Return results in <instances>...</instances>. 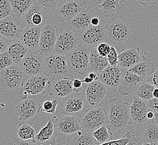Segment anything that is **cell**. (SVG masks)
<instances>
[{
    "label": "cell",
    "instance_id": "6da1fadb",
    "mask_svg": "<svg viewBox=\"0 0 158 145\" xmlns=\"http://www.w3.org/2000/svg\"><path fill=\"white\" fill-rule=\"evenodd\" d=\"M130 108V105L127 102L118 98L110 100L107 124L110 130L121 132L128 125L133 123Z\"/></svg>",
    "mask_w": 158,
    "mask_h": 145
},
{
    "label": "cell",
    "instance_id": "7a4b0ae2",
    "mask_svg": "<svg viewBox=\"0 0 158 145\" xmlns=\"http://www.w3.org/2000/svg\"><path fill=\"white\" fill-rule=\"evenodd\" d=\"M91 48L81 43L66 55L69 73L85 75L89 72V57Z\"/></svg>",
    "mask_w": 158,
    "mask_h": 145
},
{
    "label": "cell",
    "instance_id": "3957f363",
    "mask_svg": "<svg viewBox=\"0 0 158 145\" xmlns=\"http://www.w3.org/2000/svg\"><path fill=\"white\" fill-rule=\"evenodd\" d=\"M50 79L43 74L33 76H25L19 89L18 97L20 100L31 96L47 93Z\"/></svg>",
    "mask_w": 158,
    "mask_h": 145
},
{
    "label": "cell",
    "instance_id": "277c9868",
    "mask_svg": "<svg viewBox=\"0 0 158 145\" xmlns=\"http://www.w3.org/2000/svg\"><path fill=\"white\" fill-rule=\"evenodd\" d=\"M69 74L66 56L54 53L44 57L43 74L50 80L67 77Z\"/></svg>",
    "mask_w": 158,
    "mask_h": 145
},
{
    "label": "cell",
    "instance_id": "5b68a950",
    "mask_svg": "<svg viewBox=\"0 0 158 145\" xmlns=\"http://www.w3.org/2000/svg\"><path fill=\"white\" fill-rule=\"evenodd\" d=\"M108 40L113 44L124 45L131 38L132 31L126 20H112L106 25Z\"/></svg>",
    "mask_w": 158,
    "mask_h": 145
},
{
    "label": "cell",
    "instance_id": "8992f818",
    "mask_svg": "<svg viewBox=\"0 0 158 145\" xmlns=\"http://www.w3.org/2000/svg\"><path fill=\"white\" fill-rule=\"evenodd\" d=\"M90 107L85 98L84 90L80 93L73 92L63 98L60 105L61 115H73L80 118Z\"/></svg>",
    "mask_w": 158,
    "mask_h": 145
},
{
    "label": "cell",
    "instance_id": "52a82bcc",
    "mask_svg": "<svg viewBox=\"0 0 158 145\" xmlns=\"http://www.w3.org/2000/svg\"><path fill=\"white\" fill-rule=\"evenodd\" d=\"M108 113L102 107H90L79 118L82 130L93 131L102 125L108 123Z\"/></svg>",
    "mask_w": 158,
    "mask_h": 145
},
{
    "label": "cell",
    "instance_id": "ba28073f",
    "mask_svg": "<svg viewBox=\"0 0 158 145\" xmlns=\"http://www.w3.org/2000/svg\"><path fill=\"white\" fill-rule=\"evenodd\" d=\"M88 8L86 0H63L58 3L55 14L58 20L64 23Z\"/></svg>",
    "mask_w": 158,
    "mask_h": 145
},
{
    "label": "cell",
    "instance_id": "9c48e42d",
    "mask_svg": "<svg viewBox=\"0 0 158 145\" xmlns=\"http://www.w3.org/2000/svg\"><path fill=\"white\" fill-rule=\"evenodd\" d=\"M58 35V29L56 26L44 25L42 27L39 46L36 52L43 57L54 54Z\"/></svg>",
    "mask_w": 158,
    "mask_h": 145
},
{
    "label": "cell",
    "instance_id": "30bf717a",
    "mask_svg": "<svg viewBox=\"0 0 158 145\" xmlns=\"http://www.w3.org/2000/svg\"><path fill=\"white\" fill-rule=\"evenodd\" d=\"M24 76L18 64H14L0 71V84L6 90L16 91L19 89Z\"/></svg>",
    "mask_w": 158,
    "mask_h": 145
},
{
    "label": "cell",
    "instance_id": "8fae6325",
    "mask_svg": "<svg viewBox=\"0 0 158 145\" xmlns=\"http://www.w3.org/2000/svg\"><path fill=\"white\" fill-rule=\"evenodd\" d=\"M134 133L139 145H155L158 141V125L154 118L137 125Z\"/></svg>",
    "mask_w": 158,
    "mask_h": 145
},
{
    "label": "cell",
    "instance_id": "7c38bea8",
    "mask_svg": "<svg viewBox=\"0 0 158 145\" xmlns=\"http://www.w3.org/2000/svg\"><path fill=\"white\" fill-rule=\"evenodd\" d=\"M18 64L25 76L41 75L43 72L44 57L37 52L28 51Z\"/></svg>",
    "mask_w": 158,
    "mask_h": 145
},
{
    "label": "cell",
    "instance_id": "4fadbf2b",
    "mask_svg": "<svg viewBox=\"0 0 158 145\" xmlns=\"http://www.w3.org/2000/svg\"><path fill=\"white\" fill-rule=\"evenodd\" d=\"M109 93L108 88L99 80L86 84L84 87L85 98L90 107L99 106Z\"/></svg>",
    "mask_w": 158,
    "mask_h": 145
},
{
    "label": "cell",
    "instance_id": "5bb4252c",
    "mask_svg": "<svg viewBox=\"0 0 158 145\" xmlns=\"http://www.w3.org/2000/svg\"><path fill=\"white\" fill-rule=\"evenodd\" d=\"M46 10L43 7L34 1L30 9L20 19L23 26L24 28L42 27L46 25L47 20Z\"/></svg>",
    "mask_w": 158,
    "mask_h": 145
},
{
    "label": "cell",
    "instance_id": "9a60e30c",
    "mask_svg": "<svg viewBox=\"0 0 158 145\" xmlns=\"http://www.w3.org/2000/svg\"><path fill=\"white\" fill-rule=\"evenodd\" d=\"M79 39L81 43L90 48L97 47L102 42H106L108 36L106 26L102 23L97 26H91L80 35Z\"/></svg>",
    "mask_w": 158,
    "mask_h": 145
},
{
    "label": "cell",
    "instance_id": "2e32d148",
    "mask_svg": "<svg viewBox=\"0 0 158 145\" xmlns=\"http://www.w3.org/2000/svg\"><path fill=\"white\" fill-rule=\"evenodd\" d=\"M97 14L94 10L88 8L80 12L70 21L64 22L65 27L79 37L84 31L91 26V18Z\"/></svg>",
    "mask_w": 158,
    "mask_h": 145
},
{
    "label": "cell",
    "instance_id": "e0dca14e",
    "mask_svg": "<svg viewBox=\"0 0 158 145\" xmlns=\"http://www.w3.org/2000/svg\"><path fill=\"white\" fill-rule=\"evenodd\" d=\"M80 44L79 36L67 29L58 33L55 45V53L66 56Z\"/></svg>",
    "mask_w": 158,
    "mask_h": 145
},
{
    "label": "cell",
    "instance_id": "ac0fdd59",
    "mask_svg": "<svg viewBox=\"0 0 158 145\" xmlns=\"http://www.w3.org/2000/svg\"><path fill=\"white\" fill-rule=\"evenodd\" d=\"M24 27L14 14L0 20V35L9 40L19 39Z\"/></svg>",
    "mask_w": 158,
    "mask_h": 145
},
{
    "label": "cell",
    "instance_id": "d6986e66",
    "mask_svg": "<svg viewBox=\"0 0 158 145\" xmlns=\"http://www.w3.org/2000/svg\"><path fill=\"white\" fill-rule=\"evenodd\" d=\"M42 106L34 99L21 100L15 107V113L21 122H27L35 118L40 112Z\"/></svg>",
    "mask_w": 158,
    "mask_h": 145
},
{
    "label": "cell",
    "instance_id": "ffe728a7",
    "mask_svg": "<svg viewBox=\"0 0 158 145\" xmlns=\"http://www.w3.org/2000/svg\"><path fill=\"white\" fill-rule=\"evenodd\" d=\"M54 120L58 135L69 136L82 130L79 118L75 116L61 115Z\"/></svg>",
    "mask_w": 158,
    "mask_h": 145
},
{
    "label": "cell",
    "instance_id": "44dd1931",
    "mask_svg": "<svg viewBox=\"0 0 158 145\" xmlns=\"http://www.w3.org/2000/svg\"><path fill=\"white\" fill-rule=\"evenodd\" d=\"M144 82L139 76L129 70H123L121 79L119 83L118 90L122 96H127L134 93Z\"/></svg>",
    "mask_w": 158,
    "mask_h": 145
},
{
    "label": "cell",
    "instance_id": "7402d4cb",
    "mask_svg": "<svg viewBox=\"0 0 158 145\" xmlns=\"http://www.w3.org/2000/svg\"><path fill=\"white\" fill-rule=\"evenodd\" d=\"M73 92V80L67 77L50 80L47 93L50 96L63 99Z\"/></svg>",
    "mask_w": 158,
    "mask_h": 145
},
{
    "label": "cell",
    "instance_id": "603a6c76",
    "mask_svg": "<svg viewBox=\"0 0 158 145\" xmlns=\"http://www.w3.org/2000/svg\"><path fill=\"white\" fill-rule=\"evenodd\" d=\"M58 135L54 119L49 120L47 124L36 134L34 139L35 145H56Z\"/></svg>",
    "mask_w": 158,
    "mask_h": 145
},
{
    "label": "cell",
    "instance_id": "cb8c5ba5",
    "mask_svg": "<svg viewBox=\"0 0 158 145\" xmlns=\"http://www.w3.org/2000/svg\"><path fill=\"white\" fill-rule=\"evenodd\" d=\"M122 71L118 65H109L99 73V80L108 88H117L121 79Z\"/></svg>",
    "mask_w": 158,
    "mask_h": 145
},
{
    "label": "cell",
    "instance_id": "d4e9b609",
    "mask_svg": "<svg viewBox=\"0 0 158 145\" xmlns=\"http://www.w3.org/2000/svg\"><path fill=\"white\" fill-rule=\"evenodd\" d=\"M42 27H25L19 39L29 51L37 52L41 34Z\"/></svg>",
    "mask_w": 158,
    "mask_h": 145
},
{
    "label": "cell",
    "instance_id": "484cf974",
    "mask_svg": "<svg viewBox=\"0 0 158 145\" xmlns=\"http://www.w3.org/2000/svg\"><path fill=\"white\" fill-rule=\"evenodd\" d=\"M143 56L141 55L140 49L137 46L122 50L118 54V65L122 70L129 69L139 62Z\"/></svg>",
    "mask_w": 158,
    "mask_h": 145
},
{
    "label": "cell",
    "instance_id": "4316f807",
    "mask_svg": "<svg viewBox=\"0 0 158 145\" xmlns=\"http://www.w3.org/2000/svg\"><path fill=\"white\" fill-rule=\"evenodd\" d=\"M149 110L147 102L134 95L130 108V116L133 123L139 125L146 121L148 120L147 113Z\"/></svg>",
    "mask_w": 158,
    "mask_h": 145
},
{
    "label": "cell",
    "instance_id": "83f0119b",
    "mask_svg": "<svg viewBox=\"0 0 158 145\" xmlns=\"http://www.w3.org/2000/svg\"><path fill=\"white\" fill-rule=\"evenodd\" d=\"M128 70L139 76L143 81H145L155 72V67L152 61L143 56V59L139 62Z\"/></svg>",
    "mask_w": 158,
    "mask_h": 145
},
{
    "label": "cell",
    "instance_id": "f1b7e54d",
    "mask_svg": "<svg viewBox=\"0 0 158 145\" xmlns=\"http://www.w3.org/2000/svg\"><path fill=\"white\" fill-rule=\"evenodd\" d=\"M66 145H98L92 133L90 131L81 130L71 134L67 137Z\"/></svg>",
    "mask_w": 158,
    "mask_h": 145
},
{
    "label": "cell",
    "instance_id": "f546056e",
    "mask_svg": "<svg viewBox=\"0 0 158 145\" xmlns=\"http://www.w3.org/2000/svg\"><path fill=\"white\" fill-rule=\"evenodd\" d=\"M27 49L20 39L9 40L7 52L14 64H18L28 52Z\"/></svg>",
    "mask_w": 158,
    "mask_h": 145
},
{
    "label": "cell",
    "instance_id": "4dcf8cb0",
    "mask_svg": "<svg viewBox=\"0 0 158 145\" xmlns=\"http://www.w3.org/2000/svg\"><path fill=\"white\" fill-rule=\"evenodd\" d=\"M109 65L106 57L101 56L97 50L96 47L92 48L90 50L89 57V71L100 73L103 70Z\"/></svg>",
    "mask_w": 158,
    "mask_h": 145
},
{
    "label": "cell",
    "instance_id": "1f68e13d",
    "mask_svg": "<svg viewBox=\"0 0 158 145\" xmlns=\"http://www.w3.org/2000/svg\"><path fill=\"white\" fill-rule=\"evenodd\" d=\"M98 2L103 15L106 18L114 15L123 7L118 0H98Z\"/></svg>",
    "mask_w": 158,
    "mask_h": 145
},
{
    "label": "cell",
    "instance_id": "d6a6232c",
    "mask_svg": "<svg viewBox=\"0 0 158 145\" xmlns=\"http://www.w3.org/2000/svg\"><path fill=\"white\" fill-rule=\"evenodd\" d=\"M92 135L98 145H104L106 142L112 141L114 138L112 130L106 124L102 125L94 130Z\"/></svg>",
    "mask_w": 158,
    "mask_h": 145
},
{
    "label": "cell",
    "instance_id": "836d02e7",
    "mask_svg": "<svg viewBox=\"0 0 158 145\" xmlns=\"http://www.w3.org/2000/svg\"><path fill=\"white\" fill-rule=\"evenodd\" d=\"M12 6L13 14L20 19L30 9L34 0H10Z\"/></svg>",
    "mask_w": 158,
    "mask_h": 145
},
{
    "label": "cell",
    "instance_id": "e575fe53",
    "mask_svg": "<svg viewBox=\"0 0 158 145\" xmlns=\"http://www.w3.org/2000/svg\"><path fill=\"white\" fill-rule=\"evenodd\" d=\"M18 136L24 140H33L36 136V131L31 123L22 122L18 125ZM35 142V141H34Z\"/></svg>",
    "mask_w": 158,
    "mask_h": 145
},
{
    "label": "cell",
    "instance_id": "d590c367",
    "mask_svg": "<svg viewBox=\"0 0 158 145\" xmlns=\"http://www.w3.org/2000/svg\"><path fill=\"white\" fill-rule=\"evenodd\" d=\"M155 87L148 82H143L137 90L134 92V95L146 102L153 98L152 93Z\"/></svg>",
    "mask_w": 158,
    "mask_h": 145
},
{
    "label": "cell",
    "instance_id": "8d00e7d4",
    "mask_svg": "<svg viewBox=\"0 0 158 145\" xmlns=\"http://www.w3.org/2000/svg\"><path fill=\"white\" fill-rule=\"evenodd\" d=\"M104 145H139V141L134 133V129L128 132L127 133L119 139L114 141H110Z\"/></svg>",
    "mask_w": 158,
    "mask_h": 145
},
{
    "label": "cell",
    "instance_id": "74e56055",
    "mask_svg": "<svg viewBox=\"0 0 158 145\" xmlns=\"http://www.w3.org/2000/svg\"><path fill=\"white\" fill-rule=\"evenodd\" d=\"M60 100L61 99L58 98H54L52 100H47L43 103L42 111L48 114L54 115L57 112Z\"/></svg>",
    "mask_w": 158,
    "mask_h": 145
},
{
    "label": "cell",
    "instance_id": "f35d334b",
    "mask_svg": "<svg viewBox=\"0 0 158 145\" xmlns=\"http://www.w3.org/2000/svg\"><path fill=\"white\" fill-rule=\"evenodd\" d=\"M13 14L12 6L10 0H0V20Z\"/></svg>",
    "mask_w": 158,
    "mask_h": 145
},
{
    "label": "cell",
    "instance_id": "ab89813d",
    "mask_svg": "<svg viewBox=\"0 0 158 145\" xmlns=\"http://www.w3.org/2000/svg\"><path fill=\"white\" fill-rule=\"evenodd\" d=\"M14 64V61L7 51L0 54V71Z\"/></svg>",
    "mask_w": 158,
    "mask_h": 145
},
{
    "label": "cell",
    "instance_id": "60d3db41",
    "mask_svg": "<svg viewBox=\"0 0 158 145\" xmlns=\"http://www.w3.org/2000/svg\"><path fill=\"white\" fill-rule=\"evenodd\" d=\"M34 1L40 4L45 9L55 10L60 0H34Z\"/></svg>",
    "mask_w": 158,
    "mask_h": 145
},
{
    "label": "cell",
    "instance_id": "b9f144b4",
    "mask_svg": "<svg viewBox=\"0 0 158 145\" xmlns=\"http://www.w3.org/2000/svg\"><path fill=\"white\" fill-rule=\"evenodd\" d=\"M110 65H117L118 64V54L114 46H110V53L106 56Z\"/></svg>",
    "mask_w": 158,
    "mask_h": 145
},
{
    "label": "cell",
    "instance_id": "7bdbcfd3",
    "mask_svg": "<svg viewBox=\"0 0 158 145\" xmlns=\"http://www.w3.org/2000/svg\"><path fill=\"white\" fill-rule=\"evenodd\" d=\"M98 53L102 57H106L110 53V46L106 42H102L96 47Z\"/></svg>",
    "mask_w": 158,
    "mask_h": 145
},
{
    "label": "cell",
    "instance_id": "ee69618b",
    "mask_svg": "<svg viewBox=\"0 0 158 145\" xmlns=\"http://www.w3.org/2000/svg\"><path fill=\"white\" fill-rule=\"evenodd\" d=\"M73 92L75 93H80L84 90V88H83V82L79 79H74L73 80Z\"/></svg>",
    "mask_w": 158,
    "mask_h": 145
},
{
    "label": "cell",
    "instance_id": "f6af8a7d",
    "mask_svg": "<svg viewBox=\"0 0 158 145\" xmlns=\"http://www.w3.org/2000/svg\"><path fill=\"white\" fill-rule=\"evenodd\" d=\"M145 81L152 84L155 88H158V69H155V72Z\"/></svg>",
    "mask_w": 158,
    "mask_h": 145
},
{
    "label": "cell",
    "instance_id": "bcb514c9",
    "mask_svg": "<svg viewBox=\"0 0 158 145\" xmlns=\"http://www.w3.org/2000/svg\"><path fill=\"white\" fill-rule=\"evenodd\" d=\"M149 110L154 112H158V98H153L152 100L147 102Z\"/></svg>",
    "mask_w": 158,
    "mask_h": 145
},
{
    "label": "cell",
    "instance_id": "7dc6e473",
    "mask_svg": "<svg viewBox=\"0 0 158 145\" xmlns=\"http://www.w3.org/2000/svg\"><path fill=\"white\" fill-rule=\"evenodd\" d=\"M9 40L0 35V54L7 51Z\"/></svg>",
    "mask_w": 158,
    "mask_h": 145
},
{
    "label": "cell",
    "instance_id": "c3c4849f",
    "mask_svg": "<svg viewBox=\"0 0 158 145\" xmlns=\"http://www.w3.org/2000/svg\"><path fill=\"white\" fill-rule=\"evenodd\" d=\"M14 145H35V143L33 140H24L20 138L15 137L14 138Z\"/></svg>",
    "mask_w": 158,
    "mask_h": 145
},
{
    "label": "cell",
    "instance_id": "681fc988",
    "mask_svg": "<svg viewBox=\"0 0 158 145\" xmlns=\"http://www.w3.org/2000/svg\"><path fill=\"white\" fill-rule=\"evenodd\" d=\"M136 1L144 7L155 5L158 3V0H136Z\"/></svg>",
    "mask_w": 158,
    "mask_h": 145
},
{
    "label": "cell",
    "instance_id": "f907efd6",
    "mask_svg": "<svg viewBox=\"0 0 158 145\" xmlns=\"http://www.w3.org/2000/svg\"><path fill=\"white\" fill-rule=\"evenodd\" d=\"M100 23H101V22H100V19L98 18L97 16H94L93 18H91V26H97L98 25H99L100 24Z\"/></svg>",
    "mask_w": 158,
    "mask_h": 145
},
{
    "label": "cell",
    "instance_id": "816d5d0a",
    "mask_svg": "<svg viewBox=\"0 0 158 145\" xmlns=\"http://www.w3.org/2000/svg\"><path fill=\"white\" fill-rule=\"evenodd\" d=\"M88 76L90 78L93 79L94 80H98L99 78V73L90 72Z\"/></svg>",
    "mask_w": 158,
    "mask_h": 145
},
{
    "label": "cell",
    "instance_id": "f5cc1de1",
    "mask_svg": "<svg viewBox=\"0 0 158 145\" xmlns=\"http://www.w3.org/2000/svg\"><path fill=\"white\" fill-rule=\"evenodd\" d=\"M154 117H155V112H153L151 110H149V111L147 113V119L150 120V119L154 118Z\"/></svg>",
    "mask_w": 158,
    "mask_h": 145
},
{
    "label": "cell",
    "instance_id": "db71d44e",
    "mask_svg": "<svg viewBox=\"0 0 158 145\" xmlns=\"http://www.w3.org/2000/svg\"><path fill=\"white\" fill-rule=\"evenodd\" d=\"M94 80L93 79L90 78L89 76H86L85 78L82 80L83 83H85V84H90V83H91L94 82Z\"/></svg>",
    "mask_w": 158,
    "mask_h": 145
},
{
    "label": "cell",
    "instance_id": "11a10c76",
    "mask_svg": "<svg viewBox=\"0 0 158 145\" xmlns=\"http://www.w3.org/2000/svg\"><path fill=\"white\" fill-rule=\"evenodd\" d=\"M153 98H158V88H155L152 93Z\"/></svg>",
    "mask_w": 158,
    "mask_h": 145
},
{
    "label": "cell",
    "instance_id": "9f6ffc18",
    "mask_svg": "<svg viewBox=\"0 0 158 145\" xmlns=\"http://www.w3.org/2000/svg\"><path fill=\"white\" fill-rule=\"evenodd\" d=\"M154 119H155V121H156V123H157L158 125V112H155Z\"/></svg>",
    "mask_w": 158,
    "mask_h": 145
},
{
    "label": "cell",
    "instance_id": "6f0895ef",
    "mask_svg": "<svg viewBox=\"0 0 158 145\" xmlns=\"http://www.w3.org/2000/svg\"><path fill=\"white\" fill-rule=\"evenodd\" d=\"M119 1V2L121 3L122 5H123V3L125 2L126 1H127V0H118Z\"/></svg>",
    "mask_w": 158,
    "mask_h": 145
},
{
    "label": "cell",
    "instance_id": "680465c9",
    "mask_svg": "<svg viewBox=\"0 0 158 145\" xmlns=\"http://www.w3.org/2000/svg\"><path fill=\"white\" fill-rule=\"evenodd\" d=\"M155 145H158V142H156V144H155Z\"/></svg>",
    "mask_w": 158,
    "mask_h": 145
}]
</instances>
